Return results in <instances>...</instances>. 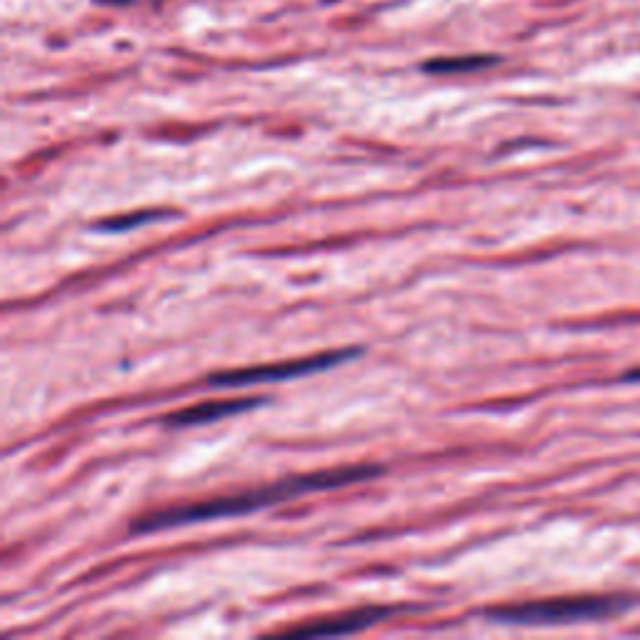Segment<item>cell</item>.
Listing matches in <instances>:
<instances>
[{
  "instance_id": "obj_1",
  "label": "cell",
  "mask_w": 640,
  "mask_h": 640,
  "mask_svg": "<svg viewBox=\"0 0 640 640\" xmlns=\"http://www.w3.org/2000/svg\"><path fill=\"white\" fill-rule=\"evenodd\" d=\"M380 473H383L380 465H348V468H328L315 470V473L293 475V478L243 490V493L200 500V503L190 505H175V508L153 510V513L138 515V518H133V523H130V533H160V530L185 528V525L195 523H210V520L220 518H238V515L258 513V510L273 508V505L300 498V495L345 488V485L353 483H365V480L378 478Z\"/></svg>"
},
{
  "instance_id": "obj_2",
  "label": "cell",
  "mask_w": 640,
  "mask_h": 640,
  "mask_svg": "<svg viewBox=\"0 0 640 640\" xmlns=\"http://www.w3.org/2000/svg\"><path fill=\"white\" fill-rule=\"evenodd\" d=\"M623 598H555L538 603L503 605V608L483 610L490 623L505 625H565L598 620L625 608Z\"/></svg>"
},
{
  "instance_id": "obj_3",
  "label": "cell",
  "mask_w": 640,
  "mask_h": 640,
  "mask_svg": "<svg viewBox=\"0 0 640 640\" xmlns=\"http://www.w3.org/2000/svg\"><path fill=\"white\" fill-rule=\"evenodd\" d=\"M360 353H363L360 348H343V350H328V353L310 355V358L260 365V368L223 370V373L210 375L208 385H213V388H248V385H260V383H283V380L320 373V370H328L333 368V365L348 363V360L358 358Z\"/></svg>"
},
{
  "instance_id": "obj_4",
  "label": "cell",
  "mask_w": 640,
  "mask_h": 640,
  "mask_svg": "<svg viewBox=\"0 0 640 640\" xmlns=\"http://www.w3.org/2000/svg\"><path fill=\"white\" fill-rule=\"evenodd\" d=\"M400 613V608L395 605H365V608H355L348 610V613L333 615V618H323L315 620L310 625H300V628L285 630V635H295V638H318V635H348V633H358V630L373 628V625L383 623L390 615Z\"/></svg>"
},
{
  "instance_id": "obj_5",
  "label": "cell",
  "mask_w": 640,
  "mask_h": 640,
  "mask_svg": "<svg viewBox=\"0 0 640 640\" xmlns=\"http://www.w3.org/2000/svg\"><path fill=\"white\" fill-rule=\"evenodd\" d=\"M268 398H228V400H205V403L190 405V408L175 410L163 415L165 428H195V425H210L215 420L230 418V415L248 413V410L263 405Z\"/></svg>"
},
{
  "instance_id": "obj_6",
  "label": "cell",
  "mask_w": 640,
  "mask_h": 640,
  "mask_svg": "<svg viewBox=\"0 0 640 640\" xmlns=\"http://www.w3.org/2000/svg\"><path fill=\"white\" fill-rule=\"evenodd\" d=\"M498 63L493 55H463V58H435L423 65L425 73L433 75H453V73H473V70H483L488 65Z\"/></svg>"
},
{
  "instance_id": "obj_7",
  "label": "cell",
  "mask_w": 640,
  "mask_h": 640,
  "mask_svg": "<svg viewBox=\"0 0 640 640\" xmlns=\"http://www.w3.org/2000/svg\"><path fill=\"white\" fill-rule=\"evenodd\" d=\"M160 210H145V213H133V215H123V218H110L105 220L100 228L103 230H113V233H118V230H130L135 228V225H145V223H155V220L160 218Z\"/></svg>"
},
{
  "instance_id": "obj_8",
  "label": "cell",
  "mask_w": 640,
  "mask_h": 640,
  "mask_svg": "<svg viewBox=\"0 0 640 640\" xmlns=\"http://www.w3.org/2000/svg\"><path fill=\"white\" fill-rule=\"evenodd\" d=\"M625 380H630V383H640V368L638 370H630V373H625Z\"/></svg>"
}]
</instances>
